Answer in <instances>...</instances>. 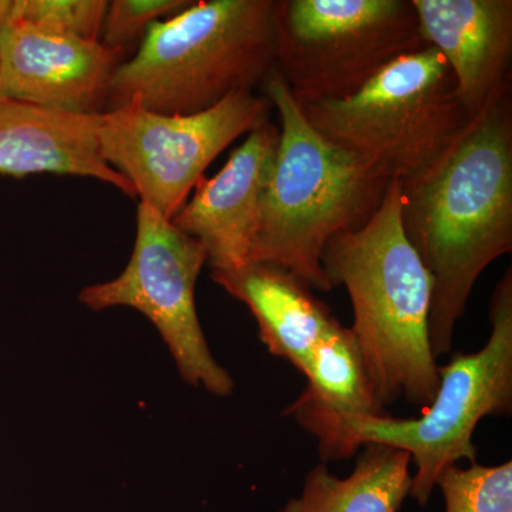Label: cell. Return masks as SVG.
Returning <instances> with one entry per match:
<instances>
[{
	"instance_id": "cell-16",
	"label": "cell",
	"mask_w": 512,
	"mask_h": 512,
	"mask_svg": "<svg viewBox=\"0 0 512 512\" xmlns=\"http://www.w3.org/2000/svg\"><path fill=\"white\" fill-rule=\"evenodd\" d=\"M362 448L349 477H336L320 463L306 476L302 494L279 512L399 511L412 488L410 454L377 443Z\"/></svg>"
},
{
	"instance_id": "cell-12",
	"label": "cell",
	"mask_w": 512,
	"mask_h": 512,
	"mask_svg": "<svg viewBox=\"0 0 512 512\" xmlns=\"http://www.w3.org/2000/svg\"><path fill=\"white\" fill-rule=\"evenodd\" d=\"M427 45L448 64L468 119L511 83V0H412Z\"/></svg>"
},
{
	"instance_id": "cell-7",
	"label": "cell",
	"mask_w": 512,
	"mask_h": 512,
	"mask_svg": "<svg viewBox=\"0 0 512 512\" xmlns=\"http://www.w3.org/2000/svg\"><path fill=\"white\" fill-rule=\"evenodd\" d=\"M491 335L476 353H456L439 367V387L420 419L370 417L350 427L359 447L384 444L406 451L416 466L410 497L429 503L443 468L458 461L477 463L473 436L484 417L512 412V271L495 288Z\"/></svg>"
},
{
	"instance_id": "cell-11",
	"label": "cell",
	"mask_w": 512,
	"mask_h": 512,
	"mask_svg": "<svg viewBox=\"0 0 512 512\" xmlns=\"http://www.w3.org/2000/svg\"><path fill=\"white\" fill-rule=\"evenodd\" d=\"M278 144V124L266 120L232 151L220 173L198 181L171 220L204 247L211 271L237 269L251 259Z\"/></svg>"
},
{
	"instance_id": "cell-15",
	"label": "cell",
	"mask_w": 512,
	"mask_h": 512,
	"mask_svg": "<svg viewBox=\"0 0 512 512\" xmlns=\"http://www.w3.org/2000/svg\"><path fill=\"white\" fill-rule=\"evenodd\" d=\"M211 279L247 306L268 352L303 376L316 348L342 325L302 279L281 266L249 262L211 271Z\"/></svg>"
},
{
	"instance_id": "cell-14",
	"label": "cell",
	"mask_w": 512,
	"mask_h": 512,
	"mask_svg": "<svg viewBox=\"0 0 512 512\" xmlns=\"http://www.w3.org/2000/svg\"><path fill=\"white\" fill-rule=\"evenodd\" d=\"M305 377V390L284 414L316 437L320 463L355 456L352 424L387 414L370 389L352 329L340 325L320 343Z\"/></svg>"
},
{
	"instance_id": "cell-2",
	"label": "cell",
	"mask_w": 512,
	"mask_h": 512,
	"mask_svg": "<svg viewBox=\"0 0 512 512\" xmlns=\"http://www.w3.org/2000/svg\"><path fill=\"white\" fill-rule=\"evenodd\" d=\"M400 208L394 178L376 214L330 239L320 258L330 286L349 293L355 313L350 329L384 409L400 399L429 406L440 380L429 335L433 282L404 234Z\"/></svg>"
},
{
	"instance_id": "cell-9",
	"label": "cell",
	"mask_w": 512,
	"mask_h": 512,
	"mask_svg": "<svg viewBox=\"0 0 512 512\" xmlns=\"http://www.w3.org/2000/svg\"><path fill=\"white\" fill-rule=\"evenodd\" d=\"M207 252L146 202H138L133 254L111 281L86 286L79 302L90 311L136 309L160 333L185 383L214 396L234 392V379L215 360L202 332L195 286Z\"/></svg>"
},
{
	"instance_id": "cell-20",
	"label": "cell",
	"mask_w": 512,
	"mask_h": 512,
	"mask_svg": "<svg viewBox=\"0 0 512 512\" xmlns=\"http://www.w3.org/2000/svg\"><path fill=\"white\" fill-rule=\"evenodd\" d=\"M10 0H0V28H2L3 22H5L6 15H8ZM0 99V103H2Z\"/></svg>"
},
{
	"instance_id": "cell-4",
	"label": "cell",
	"mask_w": 512,
	"mask_h": 512,
	"mask_svg": "<svg viewBox=\"0 0 512 512\" xmlns=\"http://www.w3.org/2000/svg\"><path fill=\"white\" fill-rule=\"evenodd\" d=\"M275 53L276 0L191 2L154 22L136 53L117 66L107 110L130 101L161 114L210 110L261 87Z\"/></svg>"
},
{
	"instance_id": "cell-1",
	"label": "cell",
	"mask_w": 512,
	"mask_h": 512,
	"mask_svg": "<svg viewBox=\"0 0 512 512\" xmlns=\"http://www.w3.org/2000/svg\"><path fill=\"white\" fill-rule=\"evenodd\" d=\"M399 181L404 234L433 282L429 335L437 359L451 352L477 279L512 249L511 83L433 164Z\"/></svg>"
},
{
	"instance_id": "cell-19",
	"label": "cell",
	"mask_w": 512,
	"mask_h": 512,
	"mask_svg": "<svg viewBox=\"0 0 512 512\" xmlns=\"http://www.w3.org/2000/svg\"><path fill=\"white\" fill-rule=\"evenodd\" d=\"M191 0H113L101 26L100 42L126 60L136 53L150 26L187 8Z\"/></svg>"
},
{
	"instance_id": "cell-18",
	"label": "cell",
	"mask_w": 512,
	"mask_h": 512,
	"mask_svg": "<svg viewBox=\"0 0 512 512\" xmlns=\"http://www.w3.org/2000/svg\"><path fill=\"white\" fill-rule=\"evenodd\" d=\"M107 0H10L8 15L47 35L99 40Z\"/></svg>"
},
{
	"instance_id": "cell-17",
	"label": "cell",
	"mask_w": 512,
	"mask_h": 512,
	"mask_svg": "<svg viewBox=\"0 0 512 512\" xmlns=\"http://www.w3.org/2000/svg\"><path fill=\"white\" fill-rule=\"evenodd\" d=\"M446 501V512H512V463L468 468L457 464L441 470L437 477Z\"/></svg>"
},
{
	"instance_id": "cell-3",
	"label": "cell",
	"mask_w": 512,
	"mask_h": 512,
	"mask_svg": "<svg viewBox=\"0 0 512 512\" xmlns=\"http://www.w3.org/2000/svg\"><path fill=\"white\" fill-rule=\"evenodd\" d=\"M261 87L278 113L279 144L249 262L281 266L330 292L323 249L376 214L393 178L318 133L275 67Z\"/></svg>"
},
{
	"instance_id": "cell-13",
	"label": "cell",
	"mask_w": 512,
	"mask_h": 512,
	"mask_svg": "<svg viewBox=\"0 0 512 512\" xmlns=\"http://www.w3.org/2000/svg\"><path fill=\"white\" fill-rule=\"evenodd\" d=\"M99 116H79L30 104L0 103V175H73L109 184L130 198L133 185L100 154Z\"/></svg>"
},
{
	"instance_id": "cell-8",
	"label": "cell",
	"mask_w": 512,
	"mask_h": 512,
	"mask_svg": "<svg viewBox=\"0 0 512 512\" xmlns=\"http://www.w3.org/2000/svg\"><path fill=\"white\" fill-rule=\"evenodd\" d=\"M264 94H232L210 110L161 114L136 101L100 114V154L126 177L137 198L173 220L212 161L271 119Z\"/></svg>"
},
{
	"instance_id": "cell-5",
	"label": "cell",
	"mask_w": 512,
	"mask_h": 512,
	"mask_svg": "<svg viewBox=\"0 0 512 512\" xmlns=\"http://www.w3.org/2000/svg\"><path fill=\"white\" fill-rule=\"evenodd\" d=\"M299 106L326 140L393 180L426 170L470 121L446 60L431 46L393 60L352 96Z\"/></svg>"
},
{
	"instance_id": "cell-6",
	"label": "cell",
	"mask_w": 512,
	"mask_h": 512,
	"mask_svg": "<svg viewBox=\"0 0 512 512\" xmlns=\"http://www.w3.org/2000/svg\"><path fill=\"white\" fill-rule=\"evenodd\" d=\"M427 46L412 0H276L275 69L299 104L352 96Z\"/></svg>"
},
{
	"instance_id": "cell-10",
	"label": "cell",
	"mask_w": 512,
	"mask_h": 512,
	"mask_svg": "<svg viewBox=\"0 0 512 512\" xmlns=\"http://www.w3.org/2000/svg\"><path fill=\"white\" fill-rule=\"evenodd\" d=\"M120 63L100 40L47 35L6 15L0 28V99L99 116L107 110L111 77Z\"/></svg>"
}]
</instances>
